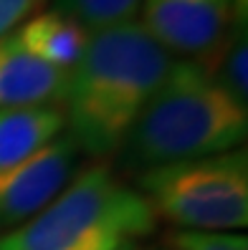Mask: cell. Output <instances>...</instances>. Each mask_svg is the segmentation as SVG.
Wrapping results in <instances>:
<instances>
[{"label": "cell", "instance_id": "6", "mask_svg": "<svg viewBox=\"0 0 248 250\" xmlns=\"http://www.w3.org/2000/svg\"><path fill=\"white\" fill-rule=\"evenodd\" d=\"M142 25L167 51L208 58L238 16V0H142Z\"/></svg>", "mask_w": 248, "mask_h": 250}, {"label": "cell", "instance_id": "12", "mask_svg": "<svg viewBox=\"0 0 248 250\" xmlns=\"http://www.w3.org/2000/svg\"><path fill=\"white\" fill-rule=\"evenodd\" d=\"M167 250H248L243 235H223L205 230H175L165 238Z\"/></svg>", "mask_w": 248, "mask_h": 250}, {"label": "cell", "instance_id": "11", "mask_svg": "<svg viewBox=\"0 0 248 250\" xmlns=\"http://www.w3.org/2000/svg\"><path fill=\"white\" fill-rule=\"evenodd\" d=\"M233 31L225 43H221V73L215 79L236 96L241 104H246V18H233Z\"/></svg>", "mask_w": 248, "mask_h": 250}, {"label": "cell", "instance_id": "8", "mask_svg": "<svg viewBox=\"0 0 248 250\" xmlns=\"http://www.w3.org/2000/svg\"><path fill=\"white\" fill-rule=\"evenodd\" d=\"M16 38L25 51H31L48 66L71 71L86 51L89 31L64 10H48L23 23L16 31Z\"/></svg>", "mask_w": 248, "mask_h": 250}, {"label": "cell", "instance_id": "2", "mask_svg": "<svg viewBox=\"0 0 248 250\" xmlns=\"http://www.w3.org/2000/svg\"><path fill=\"white\" fill-rule=\"evenodd\" d=\"M248 106L200 61H172L122 144L127 169H155L233 152L246 139Z\"/></svg>", "mask_w": 248, "mask_h": 250}, {"label": "cell", "instance_id": "3", "mask_svg": "<svg viewBox=\"0 0 248 250\" xmlns=\"http://www.w3.org/2000/svg\"><path fill=\"white\" fill-rule=\"evenodd\" d=\"M155 230V212L109 167L79 172L38 215L0 238V250H119Z\"/></svg>", "mask_w": 248, "mask_h": 250}, {"label": "cell", "instance_id": "14", "mask_svg": "<svg viewBox=\"0 0 248 250\" xmlns=\"http://www.w3.org/2000/svg\"><path fill=\"white\" fill-rule=\"evenodd\" d=\"M119 250H135V245H124V248H119Z\"/></svg>", "mask_w": 248, "mask_h": 250}, {"label": "cell", "instance_id": "5", "mask_svg": "<svg viewBox=\"0 0 248 250\" xmlns=\"http://www.w3.org/2000/svg\"><path fill=\"white\" fill-rule=\"evenodd\" d=\"M76 154L79 146L64 134L18 165L0 169V230H16L46 208L71 182Z\"/></svg>", "mask_w": 248, "mask_h": 250}, {"label": "cell", "instance_id": "10", "mask_svg": "<svg viewBox=\"0 0 248 250\" xmlns=\"http://www.w3.org/2000/svg\"><path fill=\"white\" fill-rule=\"evenodd\" d=\"M142 8V0H61L66 16L79 21L86 31H101V28L129 23Z\"/></svg>", "mask_w": 248, "mask_h": 250}, {"label": "cell", "instance_id": "1", "mask_svg": "<svg viewBox=\"0 0 248 250\" xmlns=\"http://www.w3.org/2000/svg\"><path fill=\"white\" fill-rule=\"evenodd\" d=\"M170 66V51L142 23L129 21L89 33L81 61L68 71L64 96L74 144L94 157L122 149Z\"/></svg>", "mask_w": 248, "mask_h": 250}, {"label": "cell", "instance_id": "4", "mask_svg": "<svg viewBox=\"0 0 248 250\" xmlns=\"http://www.w3.org/2000/svg\"><path fill=\"white\" fill-rule=\"evenodd\" d=\"M142 189L152 212L178 228L233 230L248 223L246 149L147 169Z\"/></svg>", "mask_w": 248, "mask_h": 250}, {"label": "cell", "instance_id": "13", "mask_svg": "<svg viewBox=\"0 0 248 250\" xmlns=\"http://www.w3.org/2000/svg\"><path fill=\"white\" fill-rule=\"evenodd\" d=\"M41 0H0V38L8 36L23 18L33 13Z\"/></svg>", "mask_w": 248, "mask_h": 250}, {"label": "cell", "instance_id": "7", "mask_svg": "<svg viewBox=\"0 0 248 250\" xmlns=\"http://www.w3.org/2000/svg\"><path fill=\"white\" fill-rule=\"evenodd\" d=\"M68 71L25 51L16 33L0 38V109H28L64 101Z\"/></svg>", "mask_w": 248, "mask_h": 250}, {"label": "cell", "instance_id": "9", "mask_svg": "<svg viewBox=\"0 0 248 250\" xmlns=\"http://www.w3.org/2000/svg\"><path fill=\"white\" fill-rule=\"evenodd\" d=\"M66 116L48 106L0 109V169H8L56 139Z\"/></svg>", "mask_w": 248, "mask_h": 250}]
</instances>
